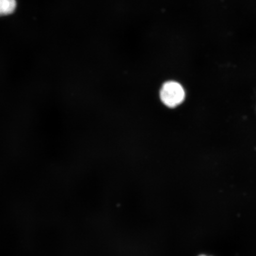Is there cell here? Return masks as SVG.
<instances>
[{
    "mask_svg": "<svg viewBox=\"0 0 256 256\" xmlns=\"http://www.w3.org/2000/svg\"><path fill=\"white\" fill-rule=\"evenodd\" d=\"M160 98L166 106L174 108L184 100L185 92L178 82L170 81L164 83L160 90Z\"/></svg>",
    "mask_w": 256,
    "mask_h": 256,
    "instance_id": "1",
    "label": "cell"
},
{
    "mask_svg": "<svg viewBox=\"0 0 256 256\" xmlns=\"http://www.w3.org/2000/svg\"><path fill=\"white\" fill-rule=\"evenodd\" d=\"M17 6L16 0H0V16L12 14Z\"/></svg>",
    "mask_w": 256,
    "mask_h": 256,
    "instance_id": "2",
    "label": "cell"
},
{
    "mask_svg": "<svg viewBox=\"0 0 256 256\" xmlns=\"http://www.w3.org/2000/svg\"><path fill=\"white\" fill-rule=\"evenodd\" d=\"M199 256H207L203 254V255H200Z\"/></svg>",
    "mask_w": 256,
    "mask_h": 256,
    "instance_id": "3",
    "label": "cell"
}]
</instances>
